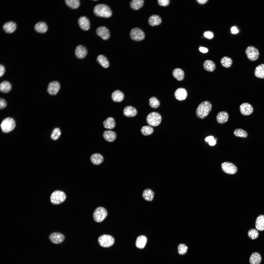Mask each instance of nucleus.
Returning a JSON list of instances; mask_svg holds the SVG:
<instances>
[{"instance_id":"nucleus-1","label":"nucleus","mask_w":264,"mask_h":264,"mask_svg":"<svg viewBox=\"0 0 264 264\" xmlns=\"http://www.w3.org/2000/svg\"><path fill=\"white\" fill-rule=\"evenodd\" d=\"M212 105L211 103L207 100L202 102L197 108L196 114L197 116L200 119L207 117L211 110Z\"/></svg>"},{"instance_id":"nucleus-2","label":"nucleus","mask_w":264,"mask_h":264,"mask_svg":"<svg viewBox=\"0 0 264 264\" xmlns=\"http://www.w3.org/2000/svg\"><path fill=\"white\" fill-rule=\"evenodd\" d=\"M93 12L96 16L104 18H109L112 14L109 7L103 4H99L95 6L93 9Z\"/></svg>"},{"instance_id":"nucleus-3","label":"nucleus","mask_w":264,"mask_h":264,"mask_svg":"<svg viewBox=\"0 0 264 264\" xmlns=\"http://www.w3.org/2000/svg\"><path fill=\"white\" fill-rule=\"evenodd\" d=\"M16 126V122L12 118L8 117L4 119L2 121L0 127L2 132L4 133H8L12 131Z\"/></svg>"},{"instance_id":"nucleus-4","label":"nucleus","mask_w":264,"mask_h":264,"mask_svg":"<svg viewBox=\"0 0 264 264\" xmlns=\"http://www.w3.org/2000/svg\"><path fill=\"white\" fill-rule=\"evenodd\" d=\"M66 198V195L64 192L56 190L54 191L51 194L50 200L53 204L58 205L63 202Z\"/></svg>"},{"instance_id":"nucleus-5","label":"nucleus","mask_w":264,"mask_h":264,"mask_svg":"<svg viewBox=\"0 0 264 264\" xmlns=\"http://www.w3.org/2000/svg\"><path fill=\"white\" fill-rule=\"evenodd\" d=\"M106 209L102 207H99L94 210L93 214V218L96 222H100L103 220L107 215Z\"/></svg>"},{"instance_id":"nucleus-6","label":"nucleus","mask_w":264,"mask_h":264,"mask_svg":"<svg viewBox=\"0 0 264 264\" xmlns=\"http://www.w3.org/2000/svg\"><path fill=\"white\" fill-rule=\"evenodd\" d=\"M146 121L150 125L156 126L160 123L162 120L160 115L156 112H152L149 114L146 117Z\"/></svg>"},{"instance_id":"nucleus-7","label":"nucleus","mask_w":264,"mask_h":264,"mask_svg":"<svg viewBox=\"0 0 264 264\" xmlns=\"http://www.w3.org/2000/svg\"><path fill=\"white\" fill-rule=\"evenodd\" d=\"M98 241L99 245L104 247H108L114 244V239L111 236L104 234L100 236L98 238Z\"/></svg>"},{"instance_id":"nucleus-8","label":"nucleus","mask_w":264,"mask_h":264,"mask_svg":"<svg viewBox=\"0 0 264 264\" xmlns=\"http://www.w3.org/2000/svg\"><path fill=\"white\" fill-rule=\"evenodd\" d=\"M245 52L249 59L252 61L257 60L259 56L258 50L253 46L248 47L246 49Z\"/></svg>"},{"instance_id":"nucleus-9","label":"nucleus","mask_w":264,"mask_h":264,"mask_svg":"<svg viewBox=\"0 0 264 264\" xmlns=\"http://www.w3.org/2000/svg\"><path fill=\"white\" fill-rule=\"evenodd\" d=\"M131 38L136 41H140L143 40L145 38L144 32L140 29L135 28L132 29L130 33Z\"/></svg>"},{"instance_id":"nucleus-10","label":"nucleus","mask_w":264,"mask_h":264,"mask_svg":"<svg viewBox=\"0 0 264 264\" xmlns=\"http://www.w3.org/2000/svg\"><path fill=\"white\" fill-rule=\"evenodd\" d=\"M221 167L223 171L225 173L230 174H235L237 170V167L233 164L229 162L223 163Z\"/></svg>"},{"instance_id":"nucleus-11","label":"nucleus","mask_w":264,"mask_h":264,"mask_svg":"<svg viewBox=\"0 0 264 264\" xmlns=\"http://www.w3.org/2000/svg\"><path fill=\"white\" fill-rule=\"evenodd\" d=\"M49 239L52 243L55 244H59L63 242L65 239V236L62 233L54 232L50 235L49 236Z\"/></svg>"},{"instance_id":"nucleus-12","label":"nucleus","mask_w":264,"mask_h":264,"mask_svg":"<svg viewBox=\"0 0 264 264\" xmlns=\"http://www.w3.org/2000/svg\"><path fill=\"white\" fill-rule=\"evenodd\" d=\"M60 88V85L56 81H53L50 82L48 84L47 91L51 95H56L58 92Z\"/></svg>"},{"instance_id":"nucleus-13","label":"nucleus","mask_w":264,"mask_h":264,"mask_svg":"<svg viewBox=\"0 0 264 264\" xmlns=\"http://www.w3.org/2000/svg\"><path fill=\"white\" fill-rule=\"evenodd\" d=\"M96 31L97 35L104 40L108 39L110 37L109 31L105 27H99L97 28Z\"/></svg>"},{"instance_id":"nucleus-14","label":"nucleus","mask_w":264,"mask_h":264,"mask_svg":"<svg viewBox=\"0 0 264 264\" xmlns=\"http://www.w3.org/2000/svg\"><path fill=\"white\" fill-rule=\"evenodd\" d=\"M240 110L242 114L244 115H248L252 113L253 108L250 104L247 103H244L240 105Z\"/></svg>"},{"instance_id":"nucleus-15","label":"nucleus","mask_w":264,"mask_h":264,"mask_svg":"<svg viewBox=\"0 0 264 264\" xmlns=\"http://www.w3.org/2000/svg\"><path fill=\"white\" fill-rule=\"evenodd\" d=\"M78 23L81 28L84 30H87L90 28L89 20L85 16H82L80 17L78 20Z\"/></svg>"},{"instance_id":"nucleus-16","label":"nucleus","mask_w":264,"mask_h":264,"mask_svg":"<svg viewBox=\"0 0 264 264\" xmlns=\"http://www.w3.org/2000/svg\"><path fill=\"white\" fill-rule=\"evenodd\" d=\"M87 51L86 48L82 45H78L76 47L75 54L76 57L78 58L81 59L84 58L86 55Z\"/></svg>"},{"instance_id":"nucleus-17","label":"nucleus","mask_w":264,"mask_h":264,"mask_svg":"<svg viewBox=\"0 0 264 264\" xmlns=\"http://www.w3.org/2000/svg\"><path fill=\"white\" fill-rule=\"evenodd\" d=\"M16 28V23L12 21L6 22L3 26V29L4 31L8 33H12L15 30Z\"/></svg>"},{"instance_id":"nucleus-18","label":"nucleus","mask_w":264,"mask_h":264,"mask_svg":"<svg viewBox=\"0 0 264 264\" xmlns=\"http://www.w3.org/2000/svg\"><path fill=\"white\" fill-rule=\"evenodd\" d=\"M175 96L177 100L181 101L185 99L187 96V93L185 89L179 88L177 89L175 93Z\"/></svg>"},{"instance_id":"nucleus-19","label":"nucleus","mask_w":264,"mask_h":264,"mask_svg":"<svg viewBox=\"0 0 264 264\" xmlns=\"http://www.w3.org/2000/svg\"><path fill=\"white\" fill-rule=\"evenodd\" d=\"M229 118V115L226 111H222L219 112L217 115L216 119L219 123L223 124L226 122Z\"/></svg>"},{"instance_id":"nucleus-20","label":"nucleus","mask_w":264,"mask_h":264,"mask_svg":"<svg viewBox=\"0 0 264 264\" xmlns=\"http://www.w3.org/2000/svg\"><path fill=\"white\" fill-rule=\"evenodd\" d=\"M137 113L136 109L131 106H127L124 109L123 113L124 115L128 117H132L135 116Z\"/></svg>"},{"instance_id":"nucleus-21","label":"nucleus","mask_w":264,"mask_h":264,"mask_svg":"<svg viewBox=\"0 0 264 264\" xmlns=\"http://www.w3.org/2000/svg\"><path fill=\"white\" fill-rule=\"evenodd\" d=\"M116 136L115 133L111 131H105L103 133V136L104 138L106 141L109 142H113L115 139Z\"/></svg>"},{"instance_id":"nucleus-22","label":"nucleus","mask_w":264,"mask_h":264,"mask_svg":"<svg viewBox=\"0 0 264 264\" xmlns=\"http://www.w3.org/2000/svg\"><path fill=\"white\" fill-rule=\"evenodd\" d=\"M35 30L38 32L43 33L47 30L48 27L46 23L43 21H40L37 23L34 27Z\"/></svg>"},{"instance_id":"nucleus-23","label":"nucleus","mask_w":264,"mask_h":264,"mask_svg":"<svg viewBox=\"0 0 264 264\" xmlns=\"http://www.w3.org/2000/svg\"><path fill=\"white\" fill-rule=\"evenodd\" d=\"M262 260L260 254L258 253L255 252L250 255L249 261L250 264H260Z\"/></svg>"},{"instance_id":"nucleus-24","label":"nucleus","mask_w":264,"mask_h":264,"mask_svg":"<svg viewBox=\"0 0 264 264\" xmlns=\"http://www.w3.org/2000/svg\"><path fill=\"white\" fill-rule=\"evenodd\" d=\"M255 227L259 231L264 230V215H260L257 217L255 221Z\"/></svg>"},{"instance_id":"nucleus-25","label":"nucleus","mask_w":264,"mask_h":264,"mask_svg":"<svg viewBox=\"0 0 264 264\" xmlns=\"http://www.w3.org/2000/svg\"><path fill=\"white\" fill-rule=\"evenodd\" d=\"M147 239L146 237L143 235H140L137 238L135 242L136 247L140 249L143 248L146 243Z\"/></svg>"},{"instance_id":"nucleus-26","label":"nucleus","mask_w":264,"mask_h":264,"mask_svg":"<svg viewBox=\"0 0 264 264\" xmlns=\"http://www.w3.org/2000/svg\"><path fill=\"white\" fill-rule=\"evenodd\" d=\"M90 159L91 162L93 164L98 165L102 163L103 161L104 158L101 154L95 153L91 155Z\"/></svg>"},{"instance_id":"nucleus-27","label":"nucleus","mask_w":264,"mask_h":264,"mask_svg":"<svg viewBox=\"0 0 264 264\" xmlns=\"http://www.w3.org/2000/svg\"><path fill=\"white\" fill-rule=\"evenodd\" d=\"M203 66L206 70L209 72L213 71L216 67V65L214 63L210 60H205L203 64Z\"/></svg>"},{"instance_id":"nucleus-28","label":"nucleus","mask_w":264,"mask_h":264,"mask_svg":"<svg viewBox=\"0 0 264 264\" xmlns=\"http://www.w3.org/2000/svg\"><path fill=\"white\" fill-rule=\"evenodd\" d=\"M11 84L7 81H3L0 83V91L3 93H8L11 90Z\"/></svg>"},{"instance_id":"nucleus-29","label":"nucleus","mask_w":264,"mask_h":264,"mask_svg":"<svg viewBox=\"0 0 264 264\" xmlns=\"http://www.w3.org/2000/svg\"><path fill=\"white\" fill-rule=\"evenodd\" d=\"M161 22L160 17L156 15H152L149 17L148 19L149 23L152 26L158 25L160 24Z\"/></svg>"},{"instance_id":"nucleus-30","label":"nucleus","mask_w":264,"mask_h":264,"mask_svg":"<svg viewBox=\"0 0 264 264\" xmlns=\"http://www.w3.org/2000/svg\"><path fill=\"white\" fill-rule=\"evenodd\" d=\"M124 98L123 93L120 91L117 90L114 91L112 94L111 98L113 100L119 102L122 101Z\"/></svg>"},{"instance_id":"nucleus-31","label":"nucleus","mask_w":264,"mask_h":264,"mask_svg":"<svg viewBox=\"0 0 264 264\" xmlns=\"http://www.w3.org/2000/svg\"><path fill=\"white\" fill-rule=\"evenodd\" d=\"M142 196L143 198L147 201H151L153 199L154 193L153 191L150 189H145L143 192Z\"/></svg>"},{"instance_id":"nucleus-32","label":"nucleus","mask_w":264,"mask_h":264,"mask_svg":"<svg viewBox=\"0 0 264 264\" xmlns=\"http://www.w3.org/2000/svg\"><path fill=\"white\" fill-rule=\"evenodd\" d=\"M104 127L107 129H112L115 126V123L114 119L111 117H109L103 122Z\"/></svg>"},{"instance_id":"nucleus-33","label":"nucleus","mask_w":264,"mask_h":264,"mask_svg":"<svg viewBox=\"0 0 264 264\" xmlns=\"http://www.w3.org/2000/svg\"><path fill=\"white\" fill-rule=\"evenodd\" d=\"M254 74L255 76L258 78H264V64L259 65L255 68Z\"/></svg>"},{"instance_id":"nucleus-34","label":"nucleus","mask_w":264,"mask_h":264,"mask_svg":"<svg viewBox=\"0 0 264 264\" xmlns=\"http://www.w3.org/2000/svg\"><path fill=\"white\" fill-rule=\"evenodd\" d=\"M173 74L174 77L178 81L182 80L184 77V71L180 68L174 69L173 72Z\"/></svg>"},{"instance_id":"nucleus-35","label":"nucleus","mask_w":264,"mask_h":264,"mask_svg":"<svg viewBox=\"0 0 264 264\" xmlns=\"http://www.w3.org/2000/svg\"><path fill=\"white\" fill-rule=\"evenodd\" d=\"M144 1L143 0H133L130 2L131 8L133 10H137L140 9L143 5Z\"/></svg>"},{"instance_id":"nucleus-36","label":"nucleus","mask_w":264,"mask_h":264,"mask_svg":"<svg viewBox=\"0 0 264 264\" xmlns=\"http://www.w3.org/2000/svg\"><path fill=\"white\" fill-rule=\"evenodd\" d=\"M97 60L100 65L104 68H107L109 66V63L107 58L103 55H99L97 57Z\"/></svg>"},{"instance_id":"nucleus-37","label":"nucleus","mask_w":264,"mask_h":264,"mask_svg":"<svg viewBox=\"0 0 264 264\" xmlns=\"http://www.w3.org/2000/svg\"><path fill=\"white\" fill-rule=\"evenodd\" d=\"M221 65L224 67L228 68L230 67L232 64L233 61L230 58L225 56L222 58L220 60Z\"/></svg>"},{"instance_id":"nucleus-38","label":"nucleus","mask_w":264,"mask_h":264,"mask_svg":"<svg viewBox=\"0 0 264 264\" xmlns=\"http://www.w3.org/2000/svg\"><path fill=\"white\" fill-rule=\"evenodd\" d=\"M65 1L69 7L73 9H77L80 5V1L79 0H66Z\"/></svg>"},{"instance_id":"nucleus-39","label":"nucleus","mask_w":264,"mask_h":264,"mask_svg":"<svg viewBox=\"0 0 264 264\" xmlns=\"http://www.w3.org/2000/svg\"><path fill=\"white\" fill-rule=\"evenodd\" d=\"M142 134L144 136H147L152 134L154 132L153 128L149 126H144L142 127L141 130Z\"/></svg>"},{"instance_id":"nucleus-40","label":"nucleus","mask_w":264,"mask_h":264,"mask_svg":"<svg viewBox=\"0 0 264 264\" xmlns=\"http://www.w3.org/2000/svg\"><path fill=\"white\" fill-rule=\"evenodd\" d=\"M234 134L236 136L243 138H246L247 136V133L245 130L241 129L238 128L235 130L233 132Z\"/></svg>"},{"instance_id":"nucleus-41","label":"nucleus","mask_w":264,"mask_h":264,"mask_svg":"<svg viewBox=\"0 0 264 264\" xmlns=\"http://www.w3.org/2000/svg\"><path fill=\"white\" fill-rule=\"evenodd\" d=\"M149 104L151 107L156 109L159 106L160 103L156 98L153 97L150 98L149 99Z\"/></svg>"},{"instance_id":"nucleus-42","label":"nucleus","mask_w":264,"mask_h":264,"mask_svg":"<svg viewBox=\"0 0 264 264\" xmlns=\"http://www.w3.org/2000/svg\"><path fill=\"white\" fill-rule=\"evenodd\" d=\"M61 134V132L60 129L58 128H55L52 131L51 138L53 140H56L59 138Z\"/></svg>"},{"instance_id":"nucleus-43","label":"nucleus","mask_w":264,"mask_h":264,"mask_svg":"<svg viewBox=\"0 0 264 264\" xmlns=\"http://www.w3.org/2000/svg\"><path fill=\"white\" fill-rule=\"evenodd\" d=\"M248 235L251 239L255 240L258 237L259 233L258 231L255 229H251L248 231Z\"/></svg>"},{"instance_id":"nucleus-44","label":"nucleus","mask_w":264,"mask_h":264,"mask_svg":"<svg viewBox=\"0 0 264 264\" xmlns=\"http://www.w3.org/2000/svg\"><path fill=\"white\" fill-rule=\"evenodd\" d=\"M187 247L185 244H180L178 247V253L181 255H184L186 254L187 251Z\"/></svg>"},{"instance_id":"nucleus-45","label":"nucleus","mask_w":264,"mask_h":264,"mask_svg":"<svg viewBox=\"0 0 264 264\" xmlns=\"http://www.w3.org/2000/svg\"><path fill=\"white\" fill-rule=\"evenodd\" d=\"M205 140L206 142H208L209 145L211 146H214L216 143V139H214L213 137L212 136L207 137Z\"/></svg>"},{"instance_id":"nucleus-46","label":"nucleus","mask_w":264,"mask_h":264,"mask_svg":"<svg viewBox=\"0 0 264 264\" xmlns=\"http://www.w3.org/2000/svg\"><path fill=\"white\" fill-rule=\"evenodd\" d=\"M203 35L204 37L209 39H212L214 37L213 33L210 31H205Z\"/></svg>"},{"instance_id":"nucleus-47","label":"nucleus","mask_w":264,"mask_h":264,"mask_svg":"<svg viewBox=\"0 0 264 264\" xmlns=\"http://www.w3.org/2000/svg\"><path fill=\"white\" fill-rule=\"evenodd\" d=\"M158 2L160 6H166L169 4L170 1L169 0H158Z\"/></svg>"},{"instance_id":"nucleus-48","label":"nucleus","mask_w":264,"mask_h":264,"mask_svg":"<svg viewBox=\"0 0 264 264\" xmlns=\"http://www.w3.org/2000/svg\"><path fill=\"white\" fill-rule=\"evenodd\" d=\"M7 103L6 101L4 99L0 98V109L1 110L5 108L6 106Z\"/></svg>"},{"instance_id":"nucleus-49","label":"nucleus","mask_w":264,"mask_h":264,"mask_svg":"<svg viewBox=\"0 0 264 264\" xmlns=\"http://www.w3.org/2000/svg\"><path fill=\"white\" fill-rule=\"evenodd\" d=\"M5 71L4 66L1 64L0 65V77L2 76L4 74Z\"/></svg>"},{"instance_id":"nucleus-50","label":"nucleus","mask_w":264,"mask_h":264,"mask_svg":"<svg viewBox=\"0 0 264 264\" xmlns=\"http://www.w3.org/2000/svg\"><path fill=\"white\" fill-rule=\"evenodd\" d=\"M231 32L233 34L237 33L239 31L236 27L235 26L232 27L231 29Z\"/></svg>"},{"instance_id":"nucleus-51","label":"nucleus","mask_w":264,"mask_h":264,"mask_svg":"<svg viewBox=\"0 0 264 264\" xmlns=\"http://www.w3.org/2000/svg\"><path fill=\"white\" fill-rule=\"evenodd\" d=\"M199 49L200 52L203 53H207L208 51L207 48L203 47H200Z\"/></svg>"},{"instance_id":"nucleus-52","label":"nucleus","mask_w":264,"mask_h":264,"mask_svg":"<svg viewBox=\"0 0 264 264\" xmlns=\"http://www.w3.org/2000/svg\"><path fill=\"white\" fill-rule=\"evenodd\" d=\"M197 2L199 4H204L206 3L208 1L207 0H197Z\"/></svg>"}]
</instances>
